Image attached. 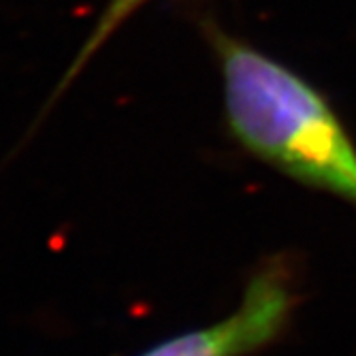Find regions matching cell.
Returning a JSON list of instances; mask_svg holds the SVG:
<instances>
[{
  "instance_id": "obj_2",
  "label": "cell",
  "mask_w": 356,
  "mask_h": 356,
  "mask_svg": "<svg viewBox=\"0 0 356 356\" xmlns=\"http://www.w3.org/2000/svg\"><path fill=\"white\" fill-rule=\"evenodd\" d=\"M297 305L293 263L271 256L250 275L235 312L207 327L171 335L137 356H250L286 333Z\"/></svg>"
},
{
  "instance_id": "obj_3",
  "label": "cell",
  "mask_w": 356,
  "mask_h": 356,
  "mask_svg": "<svg viewBox=\"0 0 356 356\" xmlns=\"http://www.w3.org/2000/svg\"><path fill=\"white\" fill-rule=\"evenodd\" d=\"M149 0H107V5L103 7V11L96 17V24L94 28L90 30V35L86 39V43L81 45V49L77 51L75 60L71 62L69 71L64 73L58 90H56V96L64 92V88L71 86V81L86 69V64L103 49V45L115 35V32L131 19L141 7H145Z\"/></svg>"
},
{
  "instance_id": "obj_1",
  "label": "cell",
  "mask_w": 356,
  "mask_h": 356,
  "mask_svg": "<svg viewBox=\"0 0 356 356\" xmlns=\"http://www.w3.org/2000/svg\"><path fill=\"white\" fill-rule=\"evenodd\" d=\"M207 39L231 137L282 175L356 207V145L331 103L286 64L222 28L209 26Z\"/></svg>"
}]
</instances>
